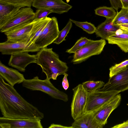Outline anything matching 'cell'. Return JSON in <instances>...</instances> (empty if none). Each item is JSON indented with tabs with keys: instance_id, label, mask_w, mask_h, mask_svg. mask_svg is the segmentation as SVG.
<instances>
[{
	"instance_id": "obj_18",
	"label": "cell",
	"mask_w": 128,
	"mask_h": 128,
	"mask_svg": "<svg viewBox=\"0 0 128 128\" xmlns=\"http://www.w3.org/2000/svg\"><path fill=\"white\" fill-rule=\"evenodd\" d=\"M72 128H102L95 119L92 112L86 113L74 120L71 126Z\"/></svg>"
},
{
	"instance_id": "obj_4",
	"label": "cell",
	"mask_w": 128,
	"mask_h": 128,
	"mask_svg": "<svg viewBox=\"0 0 128 128\" xmlns=\"http://www.w3.org/2000/svg\"><path fill=\"white\" fill-rule=\"evenodd\" d=\"M105 40H92L74 54L71 62L74 64L80 63L92 56L100 54L106 44Z\"/></svg>"
},
{
	"instance_id": "obj_30",
	"label": "cell",
	"mask_w": 128,
	"mask_h": 128,
	"mask_svg": "<svg viewBox=\"0 0 128 128\" xmlns=\"http://www.w3.org/2000/svg\"><path fill=\"white\" fill-rule=\"evenodd\" d=\"M14 8L11 5L0 3V19L10 13Z\"/></svg>"
},
{
	"instance_id": "obj_36",
	"label": "cell",
	"mask_w": 128,
	"mask_h": 128,
	"mask_svg": "<svg viewBox=\"0 0 128 128\" xmlns=\"http://www.w3.org/2000/svg\"><path fill=\"white\" fill-rule=\"evenodd\" d=\"M121 2L122 8L128 9V0H120Z\"/></svg>"
},
{
	"instance_id": "obj_23",
	"label": "cell",
	"mask_w": 128,
	"mask_h": 128,
	"mask_svg": "<svg viewBox=\"0 0 128 128\" xmlns=\"http://www.w3.org/2000/svg\"><path fill=\"white\" fill-rule=\"evenodd\" d=\"M104 83L102 81H88L82 84L85 90L88 92H93L98 90L104 86Z\"/></svg>"
},
{
	"instance_id": "obj_28",
	"label": "cell",
	"mask_w": 128,
	"mask_h": 128,
	"mask_svg": "<svg viewBox=\"0 0 128 128\" xmlns=\"http://www.w3.org/2000/svg\"><path fill=\"white\" fill-rule=\"evenodd\" d=\"M128 66V59L124 60L121 62L116 64L112 66L109 69V77H111L121 72L125 69Z\"/></svg>"
},
{
	"instance_id": "obj_27",
	"label": "cell",
	"mask_w": 128,
	"mask_h": 128,
	"mask_svg": "<svg viewBox=\"0 0 128 128\" xmlns=\"http://www.w3.org/2000/svg\"><path fill=\"white\" fill-rule=\"evenodd\" d=\"M92 40L86 37H82L77 41L72 48L67 50L66 52L69 54H74L77 50Z\"/></svg>"
},
{
	"instance_id": "obj_21",
	"label": "cell",
	"mask_w": 128,
	"mask_h": 128,
	"mask_svg": "<svg viewBox=\"0 0 128 128\" xmlns=\"http://www.w3.org/2000/svg\"><path fill=\"white\" fill-rule=\"evenodd\" d=\"M112 24L122 30L128 31V9L122 8L112 22Z\"/></svg>"
},
{
	"instance_id": "obj_25",
	"label": "cell",
	"mask_w": 128,
	"mask_h": 128,
	"mask_svg": "<svg viewBox=\"0 0 128 128\" xmlns=\"http://www.w3.org/2000/svg\"><path fill=\"white\" fill-rule=\"evenodd\" d=\"M69 20L74 23L76 25L81 28L88 34H92L95 33L96 32V27L94 24L90 22H78L70 18Z\"/></svg>"
},
{
	"instance_id": "obj_2",
	"label": "cell",
	"mask_w": 128,
	"mask_h": 128,
	"mask_svg": "<svg viewBox=\"0 0 128 128\" xmlns=\"http://www.w3.org/2000/svg\"><path fill=\"white\" fill-rule=\"evenodd\" d=\"M36 64L41 67L46 78L54 80L60 75H64L68 70L67 64L60 60L58 55L47 47L40 49L36 54Z\"/></svg>"
},
{
	"instance_id": "obj_9",
	"label": "cell",
	"mask_w": 128,
	"mask_h": 128,
	"mask_svg": "<svg viewBox=\"0 0 128 128\" xmlns=\"http://www.w3.org/2000/svg\"><path fill=\"white\" fill-rule=\"evenodd\" d=\"M100 91L116 90L122 92L128 90V66L123 70L110 78Z\"/></svg>"
},
{
	"instance_id": "obj_14",
	"label": "cell",
	"mask_w": 128,
	"mask_h": 128,
	"mask_svg": "<svg viewBox=\"0 0 128 128\" xmlns=\"http://www.w3.org/2000/svg\"><path fill=\"white\" fill-rule=\"evenodd\" d=\"M28 52H24L11 55L8 64L9 66L24 72L26 67L32 63H36V54L30 55Z\"/></svg>"
},
{
	"instance_id": "obj_3",
	"label": "cell",
	"mask_w": 128,
	"mask_h": 128,
	"mask_svg": "<svg viewBox=\"0 0 128 128\" xmlns=\"http://www.w3.org/2000/svg\"><path fill=\"white\" fill-rule=\"evenodd\" d=\"M22 85L23 87L32 90L42 91L56 99L65 102L68 100V95L56 88L51 82L50 79L46 78L42 80L36 76L32 79H26L22 83Z\"/></svg>"
},
{
	"instance_id": "obj_29",
	"label": "cell",
	"mask_w": 128,
	"mask_h": 128,
	"mask_svg": "<svg viewBox=\"0 0 128 128\" xmlns=\"http://www.w3.org/2000/svg\"><path fill=\"white\" fill-rule=\"evenodd\" d=\"M21 8L20 7H15L10 13L0 19V28L9 22Z\"/></svg>"
},
{
	"instance_id": "obj_33",
	"label": "cell",
	"mask_w": 128,
	"mask_h": 128,
	"mask_svg": "<svg viewBox=\"0 0 128 128\" xmlns=\"http://www.w3.org/2000/svg\"><path fill=\"white\" fill-rule=\"evenodd\" d=\"M64 76L63 78L62 85L64 88L65 90H66L69 87V84L67 79L68 74L66 73L64 74Z\"/></svg>"
},
{
	"instance_id": "obj_19",
	"label": "cell",
	"mask_w": 128,
	"mask_h": 128,
	"mask_svg": "<svg viewBox=\"0 0 128 128\" xmlns=\"http://www.w3.org/2000/svg\"><path fill=\"white\" fill-rule=\"evenodd\" d=\"M106 40L108 44H116L122 51L128 52V31L119 28L114 34L109 36Z\"/></svg>"
},
{
	"instance_id": "obj_24",
	"label": "cell",
	"mask_w": 128,
	"mask_h": 128,
	"mask_svg": "<svg viewBox=\"0 0 128 128\" xmlns=\"http://www.w3.org/2000/svg\"><path fill=\"white\" fill-rule=\"evenodd\" d=\"M34 0H0V3L21 8H31Z\"/></svg>"
},
{
	"instance_id": "obj_12",
	"label": "cell",
	"mask_w": 128,
	"mask_h": 128,
	"mask_svg": "<svg viewBox=\"0 0 128 128\" xmlns=\"http://www.w3.org/2000/svg\"><path fill=\"white\" fill-rule=\"evenodd\" d=\"M40 49L35 45L29 46L24 40L13 42L7 40L0 43V51L3 55H12L24 52L39 51Z\"/></svg>"
},
{
	"instance_id": "obj_37",
	"label": "cell",
	"mask_w": 128,
	"mask_h": 128,
	"mask_svg": "<svg viewBox=\"0 0 128 128\" xmlns=\"http://www.w3.org/2000/svg\"></svg>"
},
{
	"instance_id": "obj_1",
	"label": "cell",
	"mask_w": 128,
	"mask_h": 128,
	"mask_svg": "<svg viewBox=\"0 0 128 128\" xmlns=\"http://www.w3.org/2000/svg\"><path fill=\"white\" fill-rule=\"evenodd\" d=\"M0 109L3 116L8 118L42 119L44 117L42 112L24 98L0 76Z\"/></svg>"
},
{
	"instance_id": "obj_11",
	"label": "cell",
	"mask_w": 128,
	"mask_h": 128,
	"mask_svg": "<svg viewBox=\"0 0 128 128\" xmlns=\"http://www.w3.org/2000/svg\"><path fill=\"white\" fill-rule=\"evenodd\" d=\"M121 96L118 94L103 106L93 112L97 122L103 126L107 123V120L111 113L120 105Z\"/></svg>"
},
{
	"instance_id": "obj_5",
	"label": "cell",
	"mask_w": 128,
	"mask_h": 128,
	"mask_svg": "<svg viewBox=\"0 0 128 128\" xmlns=\"http://www.w3.org/2000/svg\"><path fill=\"white\" fill-rule=\"evenodd\" d=\"M73 95L71 104V116L75 120L85 113L88 92L79 84L73 89Z\"/></svg>"
},
{
	"instance_id": "obj_32",
	"label": "cell",
	"mask_w": 128,
	"mask_h": 128,
	"mask_svg": "<svg viewBox=\"0 0 128 128\" xmlns=\"http://www.w3.org/2000/svg\"><path fill=\"white\" fill-rule=\"evenodd\" d=\"M112 7L117 12L120 8H122V5L120 0H109Z\"/></svg>"
},
{
	"instance_id": "obj_34",
	"label": "cell",
	"mask_w": 128,
	"mask_h": 128,
	"mask_svg": "<svg viewBox=\"0 0 128 128\" xmlns=\"http://www.w3.org/2000/svg\"><path fill=\"white\" fill-rule=\"evenodd\" d=\"M111 128H128V120L122 123L116 124Z\"/></svg>"
},
{
	"instance_id": "obj_8",
	"label": "cell",
	"mask_w": 128,
	"mask_h": 128,
	"mask_svg": "<svg viewBox=\"0 0 128 128\" xmlns=\"http://www.w3.org/2000/svg\"><path fill=\"white\" fill-rule=\"evenodd\" d=\"M35 18V13L31 8H21L12 19L0 28V32L4 33L26 23L31 22Z\"/></svg>"
},
{
	"instance_id": "obj_6",
	"label": "cell",
	"mask_w": 128,
	"mask_h": 128,
	"mask_svg": "<svg viewBox=\"0 0 128 128\" xmlns=\"http://www.w3.org/2000/svg\"><path fill=\"white\" fill-rule=\"evenodd\" d=\"M120 92L116 90L88 92L85 113L93 112L103 106Z\"/></svg>"
},
{
	"instance_id": "obj_31",
	"label": "cell",
	"mask_w": 128,
	"mask_h": 128,
	"mask_svg": "<svg viewBox=\"0 0 128 128\" xmlns=\"http://www.w3.org/2000/svg\"><path fill=\"white\" fill-rule=\"evenodd\" d=\"M52 13L49 10L45 8L38 9L35 13V18L34 20H36L47 17L50 14Z\"/></svg>"
},
{
	"instance_id": "obj_16",
	"label": "cell",
	"mask_w": 128,
	"mask_h": 128,
	"mask_svg": "<svg viewBox=\"0 0 128 128\" xmlns=\"http://www.w3.org/2000/svg\"><path fill=\"white\" fill-rule=\"evenodd\" d=\"M0 76L13 86L17 84L22 83L26 80L22 74L16 70L6 66L0 61Z\"/></svg>"
},
{
	"instance_id": "obj_20",
	"label": "cell",
	"mask_w": 128,
	"mask_h": 128,
	"mask_svg": "<svg viewBox=\"0 0 128 128\" xmlns=\"http://www.w3.org/2000/svg\"><path fill=\"white\" fill-rule=\"evenodd\" d=\"M113 19L106 18V20L97 27L95 34L97 37L107 40L109 36L114 34L120 28L112 22Z\"/></svg>"
},
{
	"instance_id": "obj_22",
	"label": "cell",
	"mask_w": 128,
	"mask_h": 128,
	"mask_svg": "<svg viewBox=\"0 0 128 128\" xmlns=\"http://www.w3.org/2000/svg\"><path fill=\"white\" fill-rule=\"evenodd\" d=\"M95 14L97 15L105 17L106 18L113 19L117 12L112 7L101 6L94 10Z\"/></svg>"
},
{
	"instance_id": "obj_15",
	"label": "cell",
	"mask_w": 128,
	"mask_h": 128,
	"mask_svg": "<svg viewBox=\"0 0 128 128\" xmlns=\"http://www.w3.org/2000/svg\"><path fill=\"white\" fill-rule=\"evenodd\" d=\"M33 22L34 21L26 23L4 32L6 36L7 40L13 42L25 41L32 27Z\"/></svg>"
},
{
	"instance_id": "obj_13",
	"label": "cell",
	"mask_w": 128,
	"mask_h": 128,
	"mask_svg": "<svg viewBox=\"0 0 128 128\" xmlns=\"http://www.w3.org/2000/svg\"><path fill=\"white\" fill-rule=\"evenodd\" d=\"M32 6L38 9L48 10L60 14L67 12L72 7L62 0H34Z\"/></svg>"
},
{
	"instance_id": "obj_26",
	"label": "cell",
	"mask_w": 128,
	"mask_h": 128,
	"mask_svg": "<svg viewBox=\"0 0 128 128\" xmlns=\"http://www.w3.org/2000/svg\"><path fill=\"white\" fill-rule=\"evenodd\" d=\"M72 26V22L69 20L65 27L60 31L57 38L53 43L58 44L65 40V38L69 33Z\"/></svg>"
},
{
	"instance_id": "obj_7",
	"label": "cell",
	"mask_w": 128,
	"mask_h": 128,
	"mask_svg": "<svg viewBox=\"0 0 128 128\" xmlns=\"http://www.w3.org/2000/svg\"><path fill=\"white\" fill-rule=\"evenodd\" d=\"M60 31L56 18H52L35 41L34 45L40 49L46 47L53 42Z\"/></svg>"
},
{
	"instance_id": "obj_17",
	"label": "cell",
	"mask_w": 128,
	"mask_h": 128,
	"mask_svg": "<svg viewBox=\"0 0 128 128\" xmlns=\"http://www.w3.org/2000/svg\"><path fill=\"white\" fill-rule=\"evenodd\" d=\"M51 19V18L46 17L33 20L32 27L25 40L27 45L29 46L34 45V42L36 39Z\"/></svg>"
},
{
	"instance_id": "obj_10",
	"label": "cell",
	"mask_w": 128,
	"mask_h": 128,
	"mask_svg": "<svg viewBox=\"0 0 128 128\" xmlns=\"http://www.w3.org/2000/svg\"><path fill=\"white\" fill-rule=\"evenodd\" d=\"M0 128H43L41 119H11L0 117Z\"/></svg>"
},
{
	"instance_id": "obj_35",
	"label": "cell",
	"mask_w": 128,
	"mask_h": 128,
	"mask_svg": "<svg viewBox=\"0 0 128 128\" xmlns=\"http://www.w3.org/2000/svg\"><path fill=\"white\" fill-rule=\"evenodd\" d=\"M48 128H72L71 126H67L62 125L60 124H51L48 127Z\"/></svg>"
}]
</instances>
